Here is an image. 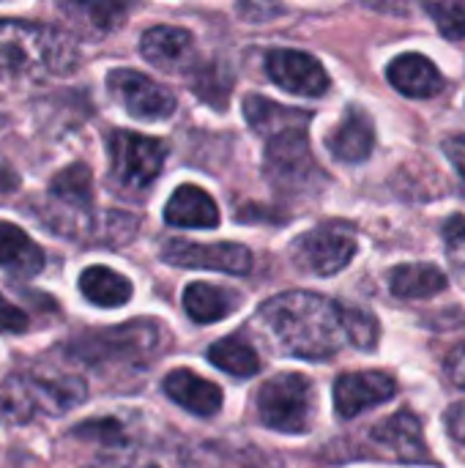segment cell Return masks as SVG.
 I'll list each match as a JSON object with an SVG mask.
<instances>
[{
    "mask_svg": "<svg viewBox=\"0 0 465 468\" xmlns=\"http://www.w3.org/2000/svg\"><path fill=\"white\" fill-rule=\"evenodd\" d=\"M101 468H195V463L186 455V450L170 441H153V444L129 447L107 458Z\"/></svg>",
    "mask_w": 465,
    "mask_h": 468,
    "instance_id": "obj_23",
    "label": "cell"
},
{
    "mask_svg": "<svg viewBox=\"0 0 465 468\" xmlns=\"http://www.w3.org/2000/svg\"><path fill=\"white\" fill-rule=\"evenodd\" d=\"M447 431L455 441L465 444V403H455L447 411Z\"/></svg>",
    "mask_w": 465,
    "mask_h": 468,
    "instance_id": "obj_34",
    "label": "cell"
},
{
    "mask_svg": "<svg viewBox=\"0 0 465 468\" xmlns=\"http://www.w3.org/2000/svg\"><path fill=\"white\" fill-rule=\"evenodd\" d=\"M425 11L436 19L439 30L458 41L465 38V0H441V3H425Z\"/></svg>",
    "mask_w": 465,
    "mask_h": 468,
    "instance_id": "obj_27",
    "label": "cell"
},
{
    "mask_svg": "<svg viewBox=\"0 0 465 468\" xmlns=\"http://www.w3.org/2000/svg\"><path fill=\"white\" fill-rule=\"evenodd\" d=\"M49 197L52 203L69 208L74 214L77 222V233L74 236H88L90 225H93V178L90 170L85 165H69L63 167L52 181H49Z\"/></svg>",
    "mask_w": 465,
    "mask_h": 468,
    "instance_id": "obj_14",
    "label": "cell"
},
{
    "mask_svg": "<svg viewBox=\"0 0 465 468\" xmlns=\"http://www.w3.org/2000/svg\"><path fill=\"white\" fill-rule=\"evenodd\" d=\"M291 255L299 269H304L315 277H332V274L343 271L351 263V258L356 255V233L345 222L321 225V228L299 236Z\"/></svg>",
    "mask_w": 465,
    "mask_h": 468,
    "instance_id": "obj_6",
    "label": "cell"
},
{
    "mask_svg": "<svg viewBox=\"0 0 465 468\" xmlns=\"http://www.w3.org/2000/svg\"><path fill=\"white\" fill-rule=\"evenodd\" d=\"M162 261L181 269H208L225 274H247L252 269V252L244 244H197L186 239H170L162 247Z\"/></svg>",
    "mask_w": 465,
    "mask_h": 468,
    "instance_id": "obj_9",
    "label": "cell"
},
{
    "mask_svg": "<svg viewBox=\"0 0 465 468\" xmlns=\"http://www.w3.org/2000/svg\"><path fill=\"white\" fill-rule=\"evenodd\" d=\"M107 148H110V173L115 184L132 192L151 186L162 173L167 156V145L162 140L126 129H115L107 140Z\"/></svg>",
    "mask_w": 465,
    "mask_h": 468,
    "instance_id": "obj_5",
    "label": "cell"
},
{
    "mask_svg": "<svg viewBox=\"0 0 465 468\" xmlns=\"http://www.w3.org/2000/svg\"><path fill=\"white\" fill-rule=\"evenodd\" d=\"M244 118L249 121V126L263 134L269 143L277 137H288V134H304L312 112L299 110V107H282L271 99L263 96H247L244 99Z\"/></svg>",
    "mask_w": 465,
    "mask_h": 468,
    "instance_id": "obj_15",
    "label": "cell"
},
{
    "mask_svg": "<svg viewBox=\"0 0 465 468\" xmlns=\"http://www.w3.org/2000/svg\"><path fill=\"white\" fill-rule=\"evenodd\" d=\"M27 329V315L14 307L11 302H5L0 296V332H8V335H22Z\"/></svg>",
    "mask_w": 465,
    "mask_h": 468,
    "instance_id": "obj_31",
    "label": "cell"
},
{
    "mask_svg": "<svg viewBox=\"0 0 465 468\" xmlns=\"http://www.w3.org/2000/svg\"><path fill=\"white\" fill-rule=\"evenodd\" d=\"M444 367H447V378H449L458 389H465V343L463 346H458V348L447 356Z\"/></svg>",
    "mask_w": 465,
    "mask_h": 468,
    "instance_id": "obj_32",
    "label": "cell"
},
{
    "mask_svg": "<svg viewBox=\"0 0 465 468\" xmlns=\"http://www.w3.org/2000/svg\"><path fill=\"white\" fill-rule=\"evenodd\" d=\"M156 346H159V326L151 321H134V324L85 335L82 340H77V356H82L88 362L137 359V356L153 354Z\"/></svg>",
    "mask_w": 465,
    "mask_h": 468,
    "instance_id": "obj_7",
    "label": "cell"
},
{
    "mask_svg": "<svg viewBox=\"0 0 465 468\" xmlns=\"http://www.w3.org/2000/svg\"><path fill=\"white\" fill-rule=\"evenodd\" d=\"M274 340L299 359H332L351 346V307L307 291H288L260 307Z\"/></svg>",
    "mask_w": 465,
    "mask_h": 468,
    "instance_id": "obj_1",
    "label": "cell"
},
{
    "mask_svg": "<svg viewBox=\"0 0 465 468\" xmlns=\"http://www.w3.org/2000/svg\"><path fill=\"white\" fill-rule=\"evenodd\" d=\"M444 154L449 156V162L458 167V173L465 178V134H452L444 140Z\"/></svg>",
    "mask_w": 465,
    "mask_h": 468,
    "instance_id": "obj_33",
    "label": "cell"
},
{
    "mask_svg": "<svg viewBox=\"0 0 465 468\" xmlns=\"http://www.w3.org/2000/svg\"><path fill=\"white\" fill-rule=\"evenodd\" d=\"M140 52H143V58L148 63L173 71V69H178V66H184L189 60V55H192V36L184 27L156 25V27L143 33Z\"/></svg>",
    "mask_w": 465,
    "mask_h": 468,
    "instance_id": "obj_21",
    "label": "cell"
},
{
    "mask_svg": "<svg viewBox=\"0 0 465 468\" xmlns=\"http://www.w3.org/2000/svg\"><path fill=\"white\" fill-rule=\"evenodd\" d=\"M386 77L403 96L411 99H430L444 88V77L433 66V60L417 52H406L395 58L386 69Z\"/></svg>",
    "mask_w": 465,
    "mask_h": 468,
    "instance_id": "obj_17",
    "label": "cell"
},
{
    "mask_svg": "<svg viewBox=\"0 0 465 468\" xmlns=\"http://www.w3.org/2000/svg\"><path fill=\"white\" fill-rule=\"evenodd\" d=\"M208 362L236 378H249L260 370V359L255 354V348L241 340V337H225V340H217L211 348H208Z\"/></svg>",
    "mask_w": 465,
    "mask_h": 468,
    "instance_id": "obj_26",
    "label": "cell"
},
{
    "mask_svg": "<svg viewBox=\"0 0 465 468\" xmlns=\"http://www.w3.org/2000/svg\"><path fill=\"white\" fill-rule=\"evenodd\" d=\"M164 219L173 228H206L208 230L219 225V208L208 192H203L200 186L184 184L167 200Z\"/></svg>",
    "mask_w": 465,
    "mask_h": 468,
    "instance_id": "obj_19",
    "label": "cell"
},
{
    "mask_svg": "<svg viewBox=\"0 0 465 468\" xmlns=\"http://www.w3.org/2000/svg\"><path fill=\"white\" fill-rule=\"evenodd\" d=\"M370 441L389 458H395L397 463H433V455L425 444V433H422V422L417 414L411 411H397L389 420L378 422L370 431Z\"/></svg>",
    "mask_w": 465,
    "mask_h": 468,
    "instance_id": "obj_11",
    "label": "cell"
},
{
    "mask_svg": "<svg viewBox=\"0 0 465 468\" xmlns=\"http://www.w3.org/2000/svg\"><path fill=\"white\" fill-rule=\"evenodd\" d=\"M77 60V44L66 30L0 19V82L63 77L74 71Z\"/></svg>",
    "mask_w": 465,
    "mask_h": 468,
    "instance_id": "obj_2",
    "label": "cell"
},
{
    "mask_svg": "<svg viewBox=\"0 0 465 468\" xmlns=\"http://www.w3.org/2000/svg\"><path fill=\"white\" fill-rule=\"evenodd\" d=\"M66 11L71 14H85L88 25H93L96 30H112L121 25V19L126 16V8L123 5H115V3H79V5H66Z\"/></svg>",
    "mask_w": 465,
    "mask_h": 468,
    "instance_id": "obj_28",
    "label": "cell"
},
{
    "mask_svg": "<svg viewBox=\"0 0 465 468\" xmlns=\"http://www.w3.org/2000/svg\"><path fill=\"white\" fill-rule=\"evenodd\" d=\"M395 392H397V384L386 373H378V370L345 373L334 381V409L343 420H354L373 406L389 403Z\"/></svg>",
    "mask_w": 465,
    "mask_h": 468,
    "instance_id": "obj_13",
    "label": "cell"
},
{
    "mask_svg": "<svg viewBox=\"0 0 465 468\" xmlns=\"http://www.w3.org/2000/svg\"><path fill=\"white\" fill-rule=\"evenodd\" d=\"M164 395L195 417H217L222 409V389L192 370H173L164 378Z\"/></svg>",
    "mask_w": 465,
    "mask_h": 468,
    "instance_id": "obj_16",
    "label": "cell"
},
{
    "mask_svg": "<svg viewBox=\"0 0 465 468\" xmlns=\"http://www.w3.org/2000/svg\"><path fill=\"white\" fill-rule=\"evenodd\" d=\"M266 71L282 90L296 93V96H323L332 85L323 66L312 55L299 52V49L269 52Z\"/></svg>",
    "mask_w": 465,
    "mask_h": 468,
    "instance_id": "obj_12",
    "label": "cell"
},
{
    "mask_svg": "<svg viewBox=\"0 0 465 468\" xmlns=\"http://www.w3.org/2000/svg\"><path fill=\"white\" fill-rule=\"evenodd\" d=\"M19 186L16 173H11L8 167H0V192H14Z\"/></svg>",
    "mask_w": 465,
    "mask_h": 468,
    "instance_id": "obj_35",
    "label": "cell"
},
{
    "mask_svg": "<svg viewBox=\"0 0 465 468\" xmlns=\"http://www.w3.org/2000/svg\"><path fill=\"white\" fill-rule=\"evenodd\" d=\"M82 296L96 307H121L132 299V282L107 266H90L79 274Z\"/></svg>",
    "mask_w": 465,
    "mask_h": 468,
    "instance_id": "obj_25",
    "label": "cell"
},
{
    "mask_svg": "<svg viewBox=\"0 0 465 468\" xmlns=\"http://www.w3.org/2000/svg\"><path fill=\"white\" fill-rule=\"evenodd\" d=\"M447 258H449L452 274L465 288V217H455L447 228Z\"/></svg>",
    "mask_w": 465,
    "mask_h": 468,
    "instance_id": "obj_29",
    "label": "cell"
},
{
    "mask_svg": "<svg viewBox=\"0 0 465 468\" xmlns=\"http://www.w3.org/2000/svg\"><path fill=\"white\" fill-rule=\"evenodd\" d=\"M266 176L280 189H304L312 178H321V167L312 156V148L304 134H288L277 137L266 145Z\"/></svg>",
    "mask_w": 465,
    "mask_h": 468,
    "instance_id": "obj_10",
    "label": "cell"
},
{
    "mask_svg": "<svg viewBox=\"0 0 465 468\" xmlns=\"http://www.w3.org/2000/svg\"><path fill=\"white\" fill-rule=\"evenodd\" d=\"M326 145L340 162H348V165L365 162L375 145V129L367 118V112H362L359 107H351L345 112V118L337 123V129L329 134Z\"/></svg>",
    "mask_w": 465,
    "mask_h": 468,
    "instance_id": "obj_18",
    "label": "cell"
},
{
    "mask_svg": "<svg viewBox=\"0 0 465 468\" xmlns=\"http://www.w3.org/2000/svg\"><path fill=\"white\" fill-rule=\"evenodd\" d=\"M225 468H282V463L271 452H266V450L244 447V450H238V452H233L227 458Z\"/></svg>",
    "mask_w": 465,
    "mask_h": 468,
    "instance_id": "obj_30",
    "label": "cell"
},
{
    "mask_svg": "<svg viewBox=\"0 0 465 468\" xmlns=\"http://www.w3.org/2000/svg\"><path fill=\"white\" fill-rule=\"evenodd\" d=\"M447 288V277L433 263H406L389 271V291L397 299H430Z\"/></svg>",
    "mask_w": 465,
    "mask_h": 468,
    "instance_id": "obj_24",
    "label": "cell"
},
{
    "mask_svg": "<svg viewBox=\"0 0 465 468\" xmlns=\"http://www.w3.org/2000/svg\"><path fill=\"white\" fill-rule=\"evenodd\" d=\"M0 269L14 277H36L44 269V250L5 219H0Z\"/></svg>",
    "mask_w": 465,
    "mask_h": 468,
    "instance_id": "obj_20",
    "label": "cell"
},
{
    "mask_svg": "<svg viewBox=\"0 0 465 468\" xmlns=\"http://www.w3.org/2000/svg\"><path fill=\"white\" fill-rule=\"evenodd\" d=\"M107 88L112 93V99L134 118L140 121H162L170 118L175 110V96L153 82L151 77L132 71V69H115L107 77Z\"/></svg>",
    "mask_w": 465,
    "mask_h": 468,
    "instance_id": "obj_8",
    "label": "cell"
},
{
    "mask_svg": "<svg viewBox=\"0 0 465 468\" xmlns=\"http://www.w3.org/2000/svg\"><path fill=\"white\" fill-rule=\"evenodd\" d=\"M238 307V293L217 288L211 282H192L184 291V310L195 324H214L227 318Z\"/></svg>",
    "mask_w": 465,
    "mask_h": 468,
    "instance_id": "obj_22",
    "label": "cell"
},
{
    "mask_svg": "<svg viewBox=\"0 0 465 468\" xmlns=\"http://www.w3.org/2000/svg\"><path fill=\"white\" fill-rule=\"evenodd\" d=\"M310 406L312 384L301 373H280L269 378L258 392L260 422L277 433H307Z\"/></svg>",
    "mask_w": 465,
    "mask_h": 468,
    "instance_id": "obj_4",
    "label": "cell"
},
{
    "mask_svg": "<svg viewBox=\"0 0 465 468\" xmlns=\"http://www.w3.org/2000/svg\"><path fill=\"white\" fill-rule=\"evenodd\" d=\"M88 395L82 378H30V376H8L0 384V420L3 422H30L36 414H60L79 406Z\"/></svg>",
    "mask_w": 465,
    "mask_h": 468,
    "instance_id": "obj_3",
    "label": "cell"
}]
</instances>
